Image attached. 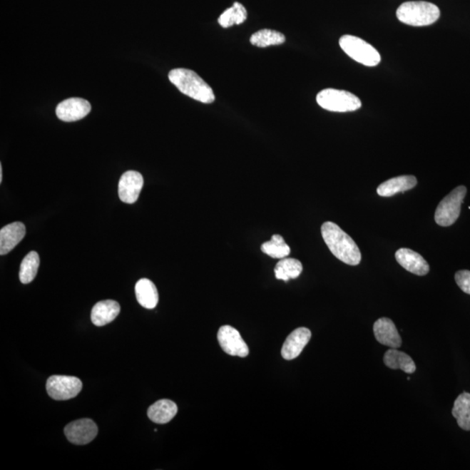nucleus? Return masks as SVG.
<instances>
[{"instance_id": "nucleus-1", "label": "nucleus", "mask_w": 470, "mask_h": 470, "mask_svg": "<svg viewBox=\"0 0 470 470\" xmlns=\"http://www.w3.org/2000/svg\"><path fill=\"white\" fill-rule=\"evenodd\" d=\"M322 235L332 254L341 262L350 266H357L362 254L357 244L337 224L327 221L322 226Z\"/></svg>"}, {"instance_id": "nucleus-2", "label": "nucleus", "mask_w": 470, "mask_h": 470, "mask_svg": "<svg viewBox=\"0 0 470 470\" xmlns=\"http://www.w3.org/2000/svg\"><path fill=\"white\" fill-rule=\"evenodd\" d=\"M169 81L181 93L204 104H211L215 101L211 86L192 70L173 69L168 74Z\"/></svg>"}, {"instance_id": "nucleus-3", "label": "nucleus", "mask_w": 470, "mask_h": 470, "mask_svg": "<svg viewBox=\"0 0 470 470\" xmlns=\"http://www.w3.org/2000/svg\"><path fill=\"white\" fill-rule=\"evenodd\" d=\"M440 14L439 8L425 1L405 2L397 11L399 21L412 26L432 25L439 19Z\"/></svg>"}, {"instance_id": "nucleus-4", "label": "nucleus", "mask_w": 470, "mask_h": 470, "mask_svg": "<svg viewBox=\"0 0 470 470\" xmlns=\"http://www.w3.org/2000/svg\"><path fill=\"white\" fill-rule=\"evenodd\" d=\"M316 101L323 109L335 113L354 112L362 106L360 98L354 94L333 88L321 91L316 96Z\"/></svg>"}, {"instance_id": "nucleus-5", "label": "nucleus", "mask_w": 470, "mask_h": 470, "mask_svg": "<svg viewBox=\"0 0 470 470\" xmlns=\"http://www.w3.org/2000/svg\"><path fill=\"white\" fill-rule=\"evenodd\" d=\"M339 46L354 61L366 66H377L381 62V55L374 46L362 39L344 35L339 41Z\"/></svg>"}, {"instance_id": "nucleus-6", "label": "nucleus", "mask_w": 470, "mask_h": 470, "mask_svg": "<svg viewBox=\"0 0 470 470\" xmlns=\"http://www.w3.org/2000/svg\"><path fill=\"white\" fill-rule=\"evenodd\" d=\"M467 188L459 185L442 200L434 213V220L441 227H450L459 218Z\"/></svg>"}, {"instance_id": "nucleus-7", "label": "nucleus", "mask_w": 470, "mask_h": 470, "mask_svg": "<svg viewBox=\"0 0 470 470\" xmlns=\"http://www.w3.org/2000/svg\"><path fill=\"white\" fill-rule=\"evenodd\" d=\"M82 389V382L75 377L52 375L46 382V390L53 400L66 401L76 397Z\"/></svg>"}, {"instance_id": "nucleus-8", "label": "nucleus", "mask_w": 470, "mask_h": 470, "mask_svg": "<svg viewBox=\"0 0 470 470\" xmlns=\"http://www.w3.org/2000/svg\"><path fill=\"white\" fill-rule=\"evenodd\" d=\"M219 344L225 353L232 357H247L250 349L239 331L231 326H223L218 331Z\"/></svg>"}, {"instance_id": "nucleus-9", "label": "nucleus", "mask_w": 470, "mask_h": 470, "mask_svg": "<svg viewBox=\"0 0 470 470\" xmlns=\"http://www.w3.org/2000/svg\"><path fill=\"white\" fill-rule=\"evenodd\" d=\"M64 432L67 439L72 444L86 445L97 436L98 426L91 419H81L67 424Z\"/></svg>"}, {"instance_id": "nucleus-10", "label": "nucleus", "mask_w": 470, "mask_h": 470, "mask_svg": "<svg viewBox=\"0 0 470 470\" xmlns=\"http://www.w3.org/2000/svg\"><path fill=\"white\" fill-rule=\"evenodd\" d=\"M143 185L144 179L141 173L136 171L126 172L118 183V196L125 203H136Z\"/></svg>"}, {"instance_id": "nucleus-11", "label": "nucleus", "mask_w": 470, "mask_h": 470, "mask_svg": "<svg viewBox=\"0 0 470 470\" xmlns=\"http://www.w3.org/2000/svg\"><path fill=\"white\" fill-rule=\"evenodd\" d=\"M92 106L88 101L81 98H71L62 101L56 108L57 117L65 122L81 120L88 116Z\"/></svg>"}, {"instance_id": "nucleus-12", "label": "nucleus", "mask_w": 470, "mask_h": 470, "mask_svg": "<svg viewBox=\"0 0 470 470\" xmlns=\"http://www.w3.org/2000/svg\"><path fill=\"white\" fill-rule=\"evenodd\" d=\"M311 337V331L307 327H299L292 332L282 346V357L287 361L297 358L310 341Z\"/></svg>"}, {"instance_id": "nucleus-13", "label": "nucleus", "mask_w": 470, "mask_h": 470, "mask_svg": "<svg viewBox=\"0 0 470 470\" xmlns=\"http://www.w3.org/2000/svg\"><path fill=\"white\" fill-rule=\"evenodd\" d=\"M374 334L378 342L391 349H398L402 346V338L396 325L389 318H380L374 324Z\"/></svg>"}, {"instance_id": "nucleus-14", "label": "nucleus", "mask_w": 470, "mask_h": 470, "mask_svg": "<svg viewBox=\"0 0 470 470\" xmlns=\"http://www.w3.org/2000/svg\"><path fill=\"white\" fill-rule=\"evenodd\" d=\"M396 259L402 267L414 275L424 276L429 272V265L426 260L409 248H400L396 252Z\"/></svg>"}, {"instance_id": "nucleus-15", "label": "nucleus", "mask_w": 470, "mask_h": 470, "mask_svg": "<svg viewBox=\"0 0 470 470\" xmlns=\"http://www.w3.org/2000/svg\"><path fill=\"white\" fill-rule=\"evenodd\" d=\"M25 235V225L19 221L2 228L0 230V255H6L13 250Z\"/></svg>"}, {"instance_id": "nucleus-16", "label": "nucleus", "mask_w": 470, "mask_h": 470, "mask_svg": "<svg viewBox=\"0 0 470 470\" xmlns=\"http://www.w3.org/2000/svg\"><path fill=\"white\" fill-rule=\"evenodd\" d=\"M121 312V306L113 300H106L94 305L91 314V319L94 325L103 327L116 319Z\"/></svg>"}, {"instance_id": "nucleus-17", "label": "nucleus", "mask_w": 470, "mask_h": 470, "mask_svg": "<svg viewBox=\"0 0 470 470\" xmlns=\"http://www.w3.org/2000/svg\"><path fill=\"white\" fill-rule=\"evenodd\" d=\"M417 185V178L413 175L394 177L379 185L377 193L382 197H391L396 195L398 193L409 191Z\"/></svg>"}, {"instance_id": "nucleus-18", "label": "nucleus", "mask_w": 470, "mask_h": 470, "mask_svg": "<svg viewBox=\"0 0 470 470\" xmlns=\"http://www.w3.org/2000/svg\"><path fill=\"white\" fill-rule=\"evenodd\" d=\"M136 295L138 302L145 309L153 310L159 302L157 287L148 279H141L136 283Z\"/></svg>"}, {"instance_id": "nucleus-19", "label": "nucleus", "mask_w": 470, "mask_h": 470, "mask_svg": "<svg viewBox=\"0 0 470 470\" xmlns=\"http://www.w3.org/2000/svg\"><path fill=\"white\" fill-rule=\"evenodd\" d=\"M178 407L173 401L160 400L150 406L148 416L153 422L158 424H165L176 416Z\"/></svg>"}, {"instance_id": "nucleus-20", "label": "nucleus", "mask_w": 470, "mask_h": 470, "mask_svg": "<svg viewBox=\"0 0 470 470\" xmlns=\"http://www.w3.org/2000/svg\"><path fill=\"white\" fill-rule=\"evenodd\" d=\"M385 365L391 369H401L407 374L416 372L417 366L409 355L401 352L397 349L387 351L383 358Z\"/></svg>"}, {"instance_id": "nucleus-21", "label": "nucleus", "mask_w": 470, "mask_h": 470, "mask_svg": "<svg viewBox=\"0 0 470 470\" xmlns=\"http://www.w3.org/2000/svg\"><path fill=\"white\" fill-rule=\"evenodd\" d=\"M453 417L456 419L461 429L470 431V394L464 392L456 398L452 409Z\"/></svg>"}, {"instance_id": "nucleus-22", "label": "nucleus", "mask_w": 470, "mask_h": 470, "mask_svg": "<svg viewBox=\"0 0 470 470\" xmlns=\"http://www.w3.org/2000/svg\"><path fill=\"white\" fill-rule=\"evenodd\" d=\"M302 270V264L299 260L286 257L276 264L275 275L276 279L288 282L291 279L298 278Z\"/></svg>"}, {"instance_id": "nucleus-23", "label": "nucleus", "mask_w": 470, "mask_h": 470, "mask_svg": "<svg viewBox=\"0 0 470 470\" xmlns=\"http://www.w3.org/2000/svg\"><path fill=\"white\" fill-rule=\"evenodd\" d=\"M247 11L242 4L235 2L228 9L225 10L218 19L220 26L229 29L235 25H240L247 21Z\"/></svg>"}, {"instance_id": "nucleus-24", "label": "nucleus", "mask_w": 470, "mask_h": 470, "mask_svg": "<svg viewBox=\"0 0 470 470\" xmlns=\"http://www.w3.org/2000/svg\"><path fill=\"white\" fill-rule=\"evenodd\" d=\"M285 41V35L280 33V31L270 29L256 31L250 38V43L252 46L262 47V48L271 46L282 45Z\"/></svg>"}, {"instance_id": "nucleus-25", "label": "nucleus", "mask_w": 470, "mask_h": 470, "mask_svg": "<svg viewBox=\"0 0 470 470\" xmlns=\"http://www.w3.org/2000/svg\"><path fill=\"white\" fill-rule=\"evenodd\" d=\"M262 251L265 255L274 259H284L290 255V247L285 242L282 236L274 235L270 240L262 245Z\"/></svg>"}, {"instance_id": "nucleus-26", "label": "nucleus", "mask_w": 470, "mask_h": 470, "mask_svg": "<svg viewBox=\"0 0 470 470\" xmlns=\"http://www.w3.org/2000/svg\"><path fill=\"white\" fill-rule=\"evenodd\" d=\"M39 256L38 252L31 251L22 260L19 270V280L23 284H29L36 277L39 267Z\"/></svg>"}, {"instance_id": "nucleus-27", "label": "nucleus", "mask_w": 470, "mask_h": 470, "mask_svg": "<svg viewBox=\"0 0 470 470\" xmlns=\"http://www.w3.org/2000/svg\"><path fill=\"white\" fill-rule=\"evenodd\" d=\"M456 282L464 293L470 295V271L460 270L456 272Z\"/></svg>"}, {"instance_id": "nucleus-28", "label": "nucleus", "mask_w": 470, "mask_h": 470, "mask_svg": "<svg viewBox=\"0 0 470 470\" xmlns=\"http://www.w3.org/2000/svg\"><path fill=\"white\" fill-rule=\"evenodd\" d=\"M3 180V169H2V165L0 164V183H2Z\"/></svg>"}]
</instances>
